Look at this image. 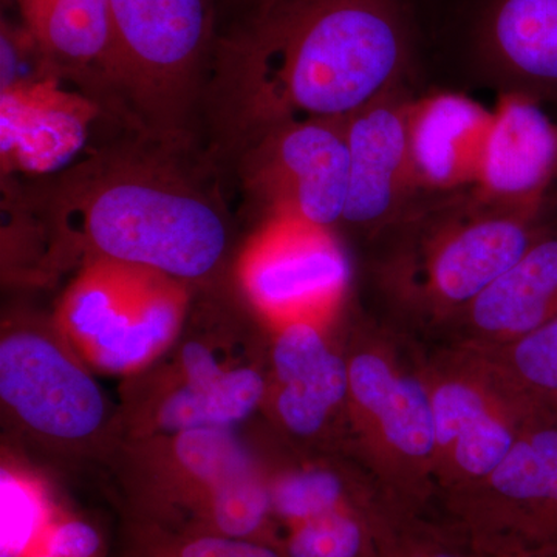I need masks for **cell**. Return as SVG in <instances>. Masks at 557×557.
I'll use <instances>...</instances> for the list:
<instances>
[{"mask_svg": "<svg viewBox=\"0 0 557 557\" xmlns=\"http://www.w3.org/2000/svg\"><path fill=\"white\" fill-rule=\"evenodd\" d=\"M416 38L405 0H274L220 28L201 129L219 164L274 124L347 119L406 86Z\"/></svg>", "mask_w": 557, "mask_h": 557, "instance_id": "cell-1", "label": "cell"}, {"mask_svg": "<svg viewBox=\"0 0 557 557\" xmlns=\"http://www.w3.org/2000/svg\"><path fill=\"white\" fill-rule=\"evenodd\" d=\"M218 166L127 129L67 170L7 190L5 211L49 242L57 259L84 255L200 281L230 248ZM91 262V263H94Z\"/></svg>", "mask_w": 557, "mask_h": 557, "instance_id": "cell-2", "label": "cell"}, {"mask_svg": "<svg viewBox=\"0 0 557 557\" xmlns=\"http://www.w3.org/2000/svg\"><path fill=\"white\" fill-rule=\"evenodd\" d=\"M557 225V193L533 207H504L474 188L421 193L379 240L376 281L401 317L450 325Z\"/></svg>", "mask_w": 557, "mask_h": 557, "instance_id": "cell-3", "label": "cell"}, {"mask_svg": "<svg viewBox=\"0 0 557 557\" xmlns=\"http://www.w3.org/2000/svg\"><path fill=\"white\" fill-rule=\"evenodd\" d=\"M220 0H110L101 106L116 126L197 149L218 49Z\"/></svg>", "mask_w": 557, "mask_h": 557, "instance_id": "cell-4", "label": "cell"}, {"mask_svg": "<svg viewBox=\"0 0 557 557\" xmlns=\"http://www.w3.org/2000/svg\"><path fill=\"white\" fill-rule=\"evenodd\" d=\"M387 330L362 327L348 351L347 424L370 479L398 518H423L437 494L435 428L424 361Z\"/></svg>", "mask_w": 557, "mask_h": 557, "instance_id": "cell-5", "label": "cell"}, {"mask_svg": "<svg viewBox=\"0 0 557 557\" xmlns=\"http://www.w3.org/2000/svg\"><path fill=\"white\" fill-rule=\"evenodd\" d=\"M344 120H288L249 139L233 163L252 211L339 228L350 183Z\"/></svg>", "mask_w": 557, "mask_h": 557, "instance_id": "cell-6", "label": "cell"}, {"mask_svg": "<svg viewBox=\"0 0 557 557\" xmlns=\"http://www.w3.org/2000/svg\"><path fill=\"white\" fill-rule=\"evenodd\" d=\"M424 373L434 410L435 486L445 497L487 478L536 416L515 405L458 344L424 361Z\"/></svg>", "mask_w": 557, "mask_h": 557, "instance_id": "cell-7", "label": "cell"}, {"mask_svg": "<svg viewBox=\"0 0 557 557\" xmlns=\"http://www.w3.org/2000/svg\"><path fill=\"white\" fill-rule=\"evenodd\" d=\"M469 544L502 542L557 557V426L528 420L515 448L487 478L442 497Z\"/></svg>", "mask_w": 557, "mask_h": 557, "instance_id": "cell-8", "label": "cell"}, {"mask_svg": "<svg viewBox=\"0 0 557 557\" xmlns=\"http://www.w3.org/2000/svg\"><path fill=\"white\" fill-rule=\"evenodd\" d=\"M168 278L127 263H90L65 304L69 325L104 368H131L177 327L182 295Z\"/></svg>", "mask_w": 557, "mask_h": 557, "instance_id": "cell-9", "label": "cell"}, {"mask_svg": "<svg viewBox=\"0 0 557 557\" xmlns=\"http://www.w3.org/2000/svg\"><path fill=\"white\" fill-rule=\"evenodd\" d=\"M412 101L408 87H397L344 120L350 183L339 228L375 240L420 196L409 148Z\"/></svg>", "mask_w": 557, "mask_h": 557, "instance_id": "cell-10", "label": "cell"}, {"mask_svg": "<svg viewBox=\"0 0 557 557\" xmlns=\"http://www.w3.org/2000/svg\"><path fill=\"white\" fill-rule=\"evenodd\" d=\"M350 262L335 231L292 219L263 220L245 252L248 295L271 314H304L343 295Z\"/></svg>", "mask_w": 557, "mask_h": 557, "instance_id": "cell-11", "label": "cell"}, {"mask_svg": "<svg viewBox=\"0 0 557 557\" xmlns=\"http://www.w3.org/2000/svg\"><path fill=\"white\" fill-rule=\"evenodd\" d=\"M0 397L28 428L51 438L89 437L104 420L97 383L38 333H11L0 343Z\"/></svg>", "mask_w": 557, "mask_h": 557, "instance_id": "cell-12", "label": "cell"}, {"mask_svg": "<svg viewBox=\"0 0 557 557\" xmlns=\"http://www.w3.org/2000/svg\"><path fill=\"white\" fill-rule=\"evenodd\" d=\"M469 36L487 87L557 106V0H475Z\"/></svg>", "mask_w": 557, "mask_h": 557, "instance_id": "cell-13", "label": "cell"}, {"mask_svg": "<svg viewBox=\"0 0 557 557\" xmlns=\"http://www.w3.org/2000/svg\"><path fill=\"white\" fill-rule=\"evenodd\" d=\"M47 78L2 90V168L39 178L67 170L89 150L94 123L108 115L83 91ZM109 116V115H108Z\"/></svg>", "mask_w": 557, "mask_h": 557, "instance_id": "cell-14", "label": "cell"}, {"mask_svg": "<svg viewBox=\"0 0 557 557\" xmlns=\"http://www.w3.org/2000/svg\"><path fill=\"white\" fill-rule=\"evenodd\" d=\"M472 188L504 207H533L555 196L557 121L542 104L498 95Z\"/></svg>", "mask_w": 557, "mask_h": 557, "instance_id": "cell-15", "label": "cell"}, {"mask_svg": "<svg viewBox=\"0 0 557 557\" xmlns=\"http://www.w3.org/2000/svg\"><path fill=\"white\" fill-rule=\"evenodd\" d=\"M278 421L289 434L317 438L336 417L347 418V357L336 354L321 330L304 319L288 322L273 347Z\"/></svg>", "mask_w": 557, "mask_h": 557, "instance_id": "cell-16", "label": "cell"}, {"mask_svg": "<svg viewBox=\"0 0 557 557\" xmlns=\"http://www.w3.org/2000/svg\"><path fill=\"white\" fill-rule=\"evenodd\" d=\"M491 119V110L457 91L413 98L409 148L421 193H450L475 185Z\"/></svg>", "mask_w": 557, "mask_h": 557, "instance_id": "cell-17", "label": "cell"}, {"mask_svg": "<svg viewBox=\"0 0 557 557\" xmlns=\"http://www.w3.org/2000/svg\"><path fill=\"white\" fill-rule=\"evenodd\" d=\"M557 317V225L458 314L457 343L502 344Z\"/></svg>", "mask_w": 557, "mask_h": 557, "instance_id": "cell-18", "label": "cell"}, {"mask_svg": "<svg viewBox=\"0 0 557 557\" xmlns=\"http://www.w3.org/2000/svg\"><path fill=\"white\" fill-rule=\"evenodd\" d=\"M16 3L21 25L30 33L51 73L101 106L112 42L110 0H16Z\"/></svg>", "mask_w": 557, "mask_h": 557, "instance_id": "cell-19", "label": "cell"}, {"mask_svg": "<svg viewBox=\"0 0 557 557\" xmlns=\"http://www.w3.org/2000/svg\"><path fill=\"white\" fill-rule=\"evenodd\" d=\"M456 344L520 409L549 416L557 401V317L508 343Z\"/></svg>", "mask_w": 557, "mask_h": 557, "instance_id": "cell-20", "label": "cell"}, {"mask_svg": "<svg viewBox=\"0 0 557 557\" xmlns=\"http://www.w3.org/2000/svg\"><path fill=\"white\" fill-rule=\"evenodd\" d=\"M269 483L274 518L285 530L330 512L388 508L369 474H351L325 465L293 469Z\"/></svg>", "mask_w": 557, "mask_h": 557, "instance_id": "cell-21", "label": "cell"}, {"mask_svg": "<svg viewBox=\"0 0 557 557\" xmlns=\"http://www.w3.org/2000/svg\"><path fill=\"white\" fill-rule=\"evenodd\" d=\"M258 370H226L219 379L172 392L157 412V426L171 434L193 429H228L251 416L265 395Z\"/></svg>", "mask_w": 557, "mask_h": 557, "instance_id": "cell-22", "label": "cell"}, {"mask_svg": "<svg viewBox=\"0 0 557 557\" xmlns=\"http://www.w3.org/2000/svg\"><path fill=\"white\" fill-rule=\"evenodd\" d=\"M394 516L346 509L288 528L278 542L284 557H375L381 528Z\"/></svg>", "mask_w": 557, "mask_h": 557, "instance_id": "cell-23", "label": "cell"}, {"mask_svg": "<svg viewBox=\"0 0 557 557\" xmlns=\"http://www.w3.org/2000/svg\"><path fill=\"white\" fill-rule=\"evenodd\" d=\"M174 454L180 468L196 483V490L180 500L190 516L212 490L256 472L247 450L228 429L180 432L174 438Z\"/></svg>", "mask_w": 557, "mask_h": 557, "instance_id": "cell-24", "label": "cell"}, {"mask_svg": "<svg viewBox=\"0 0 557 557\" xmlns=\"http://www.w3.org/2000/svg\"><path fill=\"white\" fill-rule=\"evenodd\" d=\"M129 557H284L278 545L218 536L182 533L148 523L138 528Z\"/></svg>", "mask_w": 557, "mask_h": 557, "instance_id": "cell-25", "label": "cell"}, {"mask_svg": "<svg viewBox=\"0 0 557 557\" xmlns=\"http://www.w3.org/2000/svg\"><path fill=\"white\" fill-rule=\"evenodd\" d=\"M38 500L11 475L2 474V557H22L40 522Z\"/></svg>", "mask_w": 557, "mask_h": 557, "instance_id": "cell-26", "label": "cell"}, {"mask_svg": "<svg viewBox=\"0 0 557 557\" xmlns=\"http://www.w3.org/2000/svg\"><path fill=\"white\" fill-rule=\"evenodd\" d=\"M395 530L410 557H475L456 527H443L426 518H397Z\"/></svg>", "mask_w": 557, "mask_h": 557, "instance_id": "cell-27", "label": "cell"}, {"mask_svg": "<svg viewBox=\"0 0 557 557\" xmlns=\"http://www.w3.org/2000/svg\"><path fill=\"white\" fill-rule=\"evenodd\" d=\"M101 539L89 523L70 520L51 530L40 555L51 557H97Z\"/></svg>", "mask_w": 557, "mask_h": 557, "instance_id": "cell-28", "label": "cell"}, {"mask_svg": "<svg viewBox=\"0 0 557 557\" xmlns=\"http://www.w3.org/2000/svg\"><path fill=\"white\" fill-rule=\"evenodd\" d=\"M182 359L188 384L209 383L226 372L225 369L220 368L214 355L200 343L186 344Z\"/></svg>", "mask_w": 557, "mask_h": 557, "instance_id": "cell-29", "label": "cell"}, {"mask_svg": "<svg viewBox=\"0 0 557 557\" xmlns=\"http://www.w3.org/2000/svg\"><path fill=\"white\" fill-rule=\"evenodd\" d=\"M395 516L387 520L386 525L381 528L379 537V552L375 557H410L399 541L395 530Z\"/></svg>", "mask_w": 557, "mask_h": 557, "instance_id": "cell-30", "label": "cell"}, {"mask_svg": "<svg viewBox=\"0 0 557 557\" xmlns=\"http://www.w3.org/2000/svg\"><path fill=\"white\" fill-rule=\"evenodd\" d=\"M469 544V542H468ZM475 557H537L527 549L502 542H485V544H469Z\"/></svg>", "mask_w": 557, "mask_h": 557, "instance_id": "cell-31", "label": "cell"}, {"mask_svg": "<svg viewBox=\"0 0 557 557\" xmlns=\"http://www.w3.org/2000/svg\"><path fill=\"white\" fill-rule=\"evenodd\" d=\"M225 2L226 5L233 3L236 9H239V14L247 13V11L259 9V7L267 5V3L274 2V0H220Z\"/></svg>", "mask_w": 557, "mask_h": 557, "instance_id": "cell-32", "label": "cell"}, {"mask_svg": "<svg viewBox=\"0 0 557 557\" xmlns=\"http://www.w3.org/2000/svg\"><path fill=\"white\" fill-rule=\"evenodd\" d=\"M549 418H552L553 423L557 426V401L553 405L552 410H549Z\"/></svg>", "mask_w": 557, "mask_h": 557, "instance_id": "cell-33", "label": "cell"}, {"mask_svg": "<svg viewBox=\"0 0 557 557\" xmlns=\"http://www.w3.org/2000/svg\"><path fill=\"white\" fill-rule=\"evenodd\" d=\"M38 557H51V556H46V555H39Z\"/></svg>", "mask_w": 557, "mask_h": 557, "instance_id": "cell-34", "label": "cell"}, {"mask_svg": "<svg viewBox=\"0 0 557 557\" xmlns=\"http://www.w3.org/2000/svg\"><path fill=\"white\" fill-rule=\"evenodd\" d=\"M556 190H557V188H556Z\"/></svg>", "mask_w": 557, "mask_h": 557, "instance_id": "cell-35", "label": "cell"}]
</instances>
